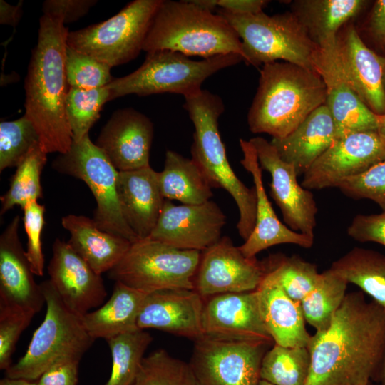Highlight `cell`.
I'll return each mask as SVG.
<instances>
[{
  "label": "cell",
  "instance_id": "cell-1",
  "mask_svg": "<svg viewBox=\"0 0 385 385\" xmlns=\"http://www.w3.org/2000/svg\"><path fill=\"white\" fill-rule=\"evenodd\" d=\"M305 385H368L379 376L385 354V308L351 292L329 327L312 335Z\"/></svg>",
  "mask_w": 385,
  "mask_h": 385
},
{
  "label": "cell",
  "instance_id": "cell-2",
  "mask_svg": "<svg viewBox=\"0 0 385 385\" xmlns=\"http://www.w3.org/2000/svg\"><path fill=\"white\" fill-rule=\"evenodd\" d=\"M68 32L61 19L42 15L25 78L24 115L34 124L47 154L66 153L73 142L66 110Z\"/></svg>",
  "mask_w": 385,
  "mask_h": 385
},
{
  "label": "cell",
  "instance_id": "cell-3",
  "mask_svg": "<svg viewBox=\"0 0 385 385\" xmlns=\"http://www.w3.org/2000/svg\"><path fill=\"white\" fill-rule=\"evenodd\" d=\"M325 102L326 87L316 71L284 61L265 63L247 114L249 129L284 138Z\"/></svg>",
  "mask_w": 385,
  "mask_h": 385
},
{
  "label": "cell",
  "instance_id": "cell-4",
  "mask_svg": "<svg viewBox=\"0 0 385 385\" xmlns=\"http://www.w3.org/2000/svg\"><path fill=\"white\" fill-rule=\"evenodd\" d=\"M168 50L204 58L237 53L245 56L238 34L220 14L190 1L162 0L143 51Z\"/></svg>",
  "mask_w": 385,
  "mask_h": 385
},
{
  "label": "cell",
  "instance_id": "cell-5",
  "mask_svg": "<svg viewBox=\"0 0 385 385\" xmlns=\"http://www.w3.org/2000/svg\"><path fill=\"white\" fill-rule=\"evenodd\" d=\"M183 108L195 127L191 158L201 167L212 188H223L234 199L239 211L237 230L245 241L255 227L257 195L255 188H247L228 161L218 128L224 103L219 96L202 89L185 97Z\"/></svg>",
  "mask_w": 385,
  "mask_h": 385
},
{
  "label": "cell",
  "instance_id": "cell-6",
  "mask_svg": "<svg viewBox=\"0 0 385 385\" xmlns=\"http://www.w3.org/2000/svg\"><path fill=\"white\" fill-rule=\"evenodd\" d=\"M241 61L243 58L237 53L194 61L168 50L148 52L138 69L127 76L113 78L107 85L109 101L130 94L145 96L171 93L184 98L190 96L202 90V84L207 78Z\"/></svg>",
  "mask_w": 385,
  "mask_h": 385
},
{
  "label": "cell",
  "instance_id": "cell-7",
  "mask_svg": "<svg viewBox=\"0 0 385 385\" xmlns=\"http://www.w3.org/2000/svg\"><path fill=\"white\" fill-rule=\"evenodd\" d=\"M40 285L46 300L45 317L24 355L6 371V377L36 381L61 359H81L95 341L86 331L82 317L67 307L51 281Z\"/></svg>",
  "mask_w": 385,
  "mask_h": 385
},
{
  "label": "cell",
  "instance_id": "cell-8",
  "mask_svg": "<svg viewBox=\"0 0 385 385\" xmlns=\"http://www.w3.org/2000/svg\"><path fill=\"white\" fill-rule=\"evenodd\" d=\"M217 14L238 34L247 64L257 67L282 61L314 70L317 46L292 12L238 15L219 9Z\"/></svg>",
  "mask_w": 385,
  "mask_h": 385
},
{
  "label": "cell",
  "instance_id": "cell-9",
  "mask_svg": "<svg viewBox=\"0 0 385 385\" xmlns=\"http://www.w3.org/2000/svg\"><path fill=\"white\" fill-rule=\"evenodd\" d=\"M201 252L173 247L149 237L132 243L108 277L137 290L194 289Z\"/></svg>",
  "mask_w": 385,
  "mask_h": 385
},
{
  "label": "cell",
  "instance_id": "cell-10",
  "mask_svg": "<svg viewBox=\"0 0 385 385\" xmlns=\"http://www.w3.org/2000/svg\"><path fill=\"white\" fill-rule=\"evenodd\" d=\"M162 0H135L101 23L69 31L67 45L110 67L135 58Z\"/></svg>",
  "mask_w": 385,
  "mask_h": 385
},
{
  "label": "cell",
  "instance_id": "cell-11",
  "mask_svg": "<svg viewBox=\"0 0 385 385\" xmlns=\"http://www.w3.org/2000/svg\"><path fill=\"white\" fill-rule=\"evenodd\" d=\"M52 167L88 185L96 202L92 219L98 228L132 243L139 240L121 212L117 191L118 171L104 152L91 141L89 135L73 141L68 151L59 154L53 161Z\"/></svg>",
  "mask_w": 385,
  "mask_h": 385
},
{
  "label": "cell",
  "instance_id": "cell-12",
  "mask_svg": "<svg viewBox=\"0 0 385 385\" xmlns=\"http://www.w3.org/2000/svg\"><path fill=\"white\" fill-rule=\"evenodd\" d=\"M195 342L189 364L198 385H258L268 344L206 336Z\"/></svg>",
  "mask_w": 385,
  "mask_h": 385
},
{
  "label": "cell",
  "instance_id": "cell-13",
  "mask_svg": "<svg viewBox=\"0 0 385 385\" xmlns=\"http://www.w3.org/2000/svg\"><path fill=\"white\" fill-rule=\"evenodd\" d=\"M266 274L263 261L247 257L227 236L201 252L194 289L203 299L225 294L255 291Z\"/></svg>",
  "mask_w": 385,
  "mask_h": 385
},
{
  "label": "cell",
  "instance_id": "cell-14",
  "mask_svg": "<svg viewBox=\"0 0 385 385\" xmlns=\"http://www.w3.org/2000/svg\"><path fill=\"white\" fill-rule=\"evenodd\" d=\"M384 160L385 145L377 131L351 133L336 139L303 175L302 185L309 190L339 188Z\"/></svg>",
  "mask_w": 385,
  "mask_h": 385
},
{
  "label": "cell",
  "instance_id": "cell-15",
  "mask_svg": "<svg viewBox=\"0 0 385 385\" xmlns=\"http://www.w3.org/2000/svg\"><path fill=\"white\" fill-rule=\"evenodd\" d=\"M249 140L256 150L261 168L271 175L270 193L284 222L293 231L314 239L318 208L313 193L298 183L294 167L281 158L270 142L260 136Z\"/></svg>",
  "mask_w": 385,
  "mask_h": 385
},
{
  "label": "cell",
  "instance_id": "cell-16",
  "mask_svg": "<svg viewBox=\"0 0 385 385\" xmlns=\"http://www.w3.org/2000/svg\"><path fill=\"white\" fill-rule=\"evenodd\" d=\"M225 224L226 216L214 201L177 205L165 200L149 238L177 249L202 252L222 237Z\"/></svg>",
  "mask_w": 385,
  "mask_h": 385
},
{
  "label": "cell",
  "instance_id": "cell-17",
  "mask_svg": "<svg viewBox=\"0 0 385 385\" xmlns=\"http://www.w3.org/2000/svg\"><path fill=\"white\" fill-rule=\"evenodd\" d=\"M336 40L318 46L314 69L326 87V102L337 138L364 131H377L379 115L361 101L346 79L337 60Z\"/></svg>",
  "mask_w": 385,
  "mask_h": 385
},
{
  "label": "cell",
  "instance_id": "cell-18",
  "mask_svg": "<svg viewBox=\"0 0 385 385\" xmlns=\"http://www.w3.org/2000/svg\"><path fill=\"white\" fill-rule=\"evenodd\" d=\"M203 336L235 341L273 342L263 322L256 290L204 299Z\"/></svg>",
  "mask_w": 385,
  "mask_h": 385
},
{
  "label": "cell",
  "instance_id": "cell-19",
  "mask_svg": "<svg viewBox=\"0 0 385 385\" xmlns=\"http://www.w3.org/2000/svg\"><path fill=\"white\" fill-rule=\"evenodd\" d=\"M49 280L63 302L83 317L101 307L107 296L101 276L73 250L70 245L56 239L47 267Z\"/></svg>",
  "mask_w": 385,
  "mask_h": 385
},
{
  "label": "cell",
  "instance_id": "cell-20",
  "mask_svg": "<svg viewBox=\"0 0 385 385\" xmlns=\"http://www.w3.org/2000/svg\"><path fill=\"white\" fill-rule=\"evenodd\" d=\"M335 49L352 89L374 113L384 115L385 57L369 48L351 24L338 33Z\"/></svg>",
  "mask_w": 385,
  "mask_h": 385
},
{
  "label": "cell",
  "instance_id": "cell-21",
  "mask_svg": "<svg viewBox=\"0 0 385 385\" xmlns=\"http://www.w3.org/2000/svg\"><path fill=\"white\" fill-rule=\"evenodd\" d=\"M153 125L142 113L126 108L115 111L96 142L118 171L150 166Z\"/></svg>",
  "mask_w": 385,
  "mask_h": 385
},
{
  "label": "cell",
  "instance_id": "cell-22",
  "mask_svg": "<svg viewBox=\"0 0 385 385\" xmlns=\"http://www.w3.org/2000/svg\"><path fill=\"white\" fill-rule=\"evenodd\" d=\"M16 215L0 236V303L35 315L46 304L19 237Z\"/></svg>",
  "mask_w": 385,
  "mask_h": 385
},
{
  "label": "cell",
  "instance_id": "cell-23",
  "mask_svg": "<svg viewBox=\"0 0 385 385\" xmlns=\"http://www.w3.org/2000/svg\"><path fill=\"white\" fill-rule=\"evenodd\" d=\"M204 299L195 289H165L148 293L137 321L138 329H157L195 341L203 337Z\"/></svg>",
  "mask_w": 385,
  "mask_h": 385
},
{
  "label": "cell",
  "instance_id": "cell-24",
  "mask_svg": "<svg viewBox=\"0 0 385 385\" xmlns=\"http://www.w3.org/2000/svg\"><path fill=\"white\" fill-rule=\"evenodd\" d=\"M242 152L241 165L252 176L257 195V210L255 227L250 237L239 246L247 257L256 255L272 246L281 244H294L304 248H310L314 239L302 233L293 231L277 217L266 194L261 168L257 152L250 140L240 139Z\"/></svg>",
  "mask_w": 385,
  "mask_h": 385
},
{
  "label": "cell",
  "instance_id": "cell-25",
  "mask_svg": "<svg viewBox=\"0 0 385 385\" xmlns=\"http://www.w3.org/2000/svg\"><path fill=\"white\" fill-rule=\"evenodd\" d=\"M117 191L123 217L138 240L149 237L163 209L158 172L150 165L118 171Z\"/></svg>",
  "mask_w": 385,
  "mask_h": 385
},
{
  "label": "cell",
  "instance_id": "cell-26",
  "mask_svg": "<svg viewBox=\"0 0 385 385\" xmlns=\"http://www.w3.org/2000/svg\"><path fill=\"white\" fill-rule=\"evenodd\" d=\"M256 291L263 322L274 343L288 347H307L312 335L305 327L301 302L290 298L266 274Z\"/></svg>",
  "mask_w": 385,
  "mask_h": 385
},
{
  "label": "cell",
  "instance_id": "cell-27",
  "mask_svg": "<svg viewBox=\"0 0 385 385\" xmlns=\"http://www.w3.org/2000/svg\"><path fill=\"white\" fill-rule=\"evenodd\" d=\"M337 139L332 115L325 104L312 112L292 133L270 143L279 156L304 175Z\"/></svg>",
  "mask_w": 385,
  "mask_h": 385
},
{
  "label": "cell",
  "instance_id": "cell-28",
  "mask_svg": "<svg viewBox=\"0 0 385 385\" xmlns=\"http://www.w3.org/2000/svg\"><path fill=\"white\" fill-rule=\"evenodd\" d=\"M61 225L70 234L68 243L99 275L118 264L132 245L126 238L101 230L83 215H66Z\"/></svg>",
  "mask_w": 385,
  "mask_h": 385
},
{
  "label": "cell",
  "instance_id": "cell-29",
  "mask_svg": "<svg viewBox=\"0 0 385 385\" xmlns=\"http://www.w3.org/2000/svg\"><path fill=\"white\" fill-rule=\"evenodd\" d=\"M148 294L115 282L109 299L82 317L86 331L95 340H106L138 329V318Z\"/></svg>",
  "mask_w": 385,
  "mask_h": 385
},
{
  "label": "cell",
  "instance_id": "cell-30",
  "mask_svg": "<svg viewBox=\"0 0 385 385\" xmlns=\"http://www.w3.org/2000/svg\"><path fill=\"white\" fill-rule=\"evenodd\" d=\"M365 0H295L292 12L318 46L337 39L341 29L366 7Z\"/></svg>",
  "mask_w": 385,
  "mask_h": 385
},
{
  "label": "cell",
  "instance_id": "cell-31",
  "mask_svg": "<svg viewBox=\"0 0 385 385\" xmlns=\"http://www.w3.org/2000/svg\"><path fill=\"white\" fill-rule=\"evenodd\" d=\"M160 192L165 200L184 205H199L210 200L212 185L192 159L175 151L168 150L163 170L158 172Z\"/></svg>",
  "mask_w": 385,
  "mask_h": 385
},
{
  "label": "cell",
  "instance_id": "cell-32",
  "mask_svg": "<svg viewBox=\"0 0 385 385\" xmlns=\"http://www.w3.org/2000/svg\"><path fill=\"white\" fill-rule=\"evenodd\" d=\"M329 270L346 282L358 286L385 308V255L354 247L335 260Z\"/></svg>",
  "mask_w": 385,
  "mask_h": 385
},
{
  "label": "cell",
  "instance_id": "cell-33",
  "mask_svg": "<svg viewBox=\"0 0 385 385\" xmlns=\"http://www.w3.org/2000/svg\"><path fill=\"white\" fill-rule=\"evenodd\" d=\"M348 283L329 269L320 273L314 288L302 299L305 321L316 332L326 330L342 304Z\"/></svg>",
  "mask_w": 385,
  "mask_h": 385
},
{
  "label": "cell",
  "instance_id": "cell-34",
  "mask_svg": "<svg viewBox=\"0 0 385 385\" xmlns=\"http://www.w3.org/2000/svg\"><path fill=\"white\" fill-rule=\"evenodd\" d=\"M311 366L307 347H288L274 344L265 354L260 379L274 385H305Z\"/></svg>",
  "mask_w": 385,
  "mask_h": 385
},
{
  "label": "cell",
  "instance_id": "cell-35",
  "mask_svg": "<svg viewBox=\"0 0 385 385\" xmlns=\"http://www.w3.org/2000/svg\"><path fill=\"white\" fill-rule=\"evenodd\" d=\"M112 357V369L105 385H130L144 354L153 341L144 329H138L106 340Z\"/></svg>",
  "mask_w": 385,
  "mask_h": 385
},
{
  "label": "cell",
  "instance_id": "cell-36",
  "mask_svg": "<svg viewBox=\"0 0 385 385\" xmlns=\"http://www.w3.org/2000/svg\"><path fill=\"white\" fill-rule=\"evenodd\" d=\"M47 153L41 143L36 145L16 168L9 190L1 197V215L19 205L23 209L29 202L43 197L41 175Z\"/></svg>",
  "mask_w": 385,
  "mask_h": 385
},
{
  "label": "cell",
  "instance_id": "cell-37",
  "mask_svg": "<svg viewBox=\"0 0 385 385\" xmlns=\"http://www.w3.org/2000/svg\"><path fill=\"white\" fill-rule=\"evenodd\" d=\"M263 262L266 275L278 283L290 298L298 302L314 288L320 274L314 264L297 255H274Z\"/></svg>",
  "mask_w": 385,
  "mask_h": 385
},
{
  "label": "cell",
  "instance_id": "cell-38",
  "mask_svg": "<svg viewBox=\"0 0 385 385\" xmlns=\"http://www.w3.org/2000/svg\"><path fill=\"white\" fill-rule=\"evenodd\" d=\"M130 385H198L189 363L160 349L144 356Z\"/></svg>",
  "mask_w": 385,
  "mask_h": 385
},
{
  "label": "cell",
  "instance_id": "cell-39",
  "mask_svg": "<svg viewBox=\"0 0 385 385\" xmlns=\"http://www.w3.org/2000/svg\"><path fill=\"white\" fill-rule=\"evenodd\" d=\"M109 95L107 86L91 90L69 88L66 110L73 141L88 135L104 103L109 101Z\"/></svg>",
  "mask_w": 385,
  "mask_h": 385
},
{
  "label": "cell",
  "instance_id": "cell-40",
  "mask_svg": "<svg viewBox=\"0 0 385 385\" xmlns=\"http://www.w3.org/2000/svg\"><path fill=\"white\" fill-rule=\"evenodd\" d=\"M41 143L32 122L24 115L11 121L0 123V172L18 167L31 150Z\"/></svg>",
  "mask_w": 385,
  "mask_h": 385
},
{
  "label": "cell",
  "instance_id": "cell-41",
  "mask_svg": "<svg viewBox=\"0 0 385 385\" xmlns=\"http://www.w3.org/2000/svg\"><path fill=\"white\" fill-rule=\"evenodd\" d=\"M108 65L67 45L65 70L69 88L91 90L105 87L113 78Z\"/></svg>",
  "mask_w": 385,
  "mask_h": 385
},
{
  "label": "cell",
  "instance_id": "cell-42",
  "mask_svg": "<svg viewBox=\"0 0 385 385\" xmlns=\"http://www.w3.org/2000/svg\"><path fill=\"white\" fill-rule=\"evenodd\" d=\"M338 188L351 198L371 200L385 212V160L345 180Z\"/></svg>",
  "mask_w": 385,
  "mask_h": 385
},
{
  "label": "cell",
  "instance_id": "cell-43",
  "mask_svg": "<svg viewBox=\"0 0 385 385\" xmlns=\"http://www.w3.org/2000/svg\"><path fill=\"white\" fill-rule=\"evenodd\" d=\"M34 315L0 303V369L5 371L12 365L11 356L22 332Z\"/></svg>",
  "mask_w": 385,
  "mask_h": 385
},
{
  "label": "cell",
  "instance_id": "cell-44",
  "mask_svg": "<svg viewBox=\"0 0 385 385\" xmlns=\"http://www.w3.org/2000/svg\"><path fill=\"white\" fill-rule=\"evenodd\" d=\"M23 222L27 235L26 255L35 275H43L44 255L41 246V233L44 225V205L38 201L29 202L23 209Z\"/></svg>",
  "mask_w": 385,
  "mask_h": 385
},
{
  "label": "cell",
  "instance_id": "cell-45",
  "mask_svg": "<svg viewBox=\"0 0 385 385\" xmlns=\"http://www.w3.org/2000/svg\"><path fill=\"white\" fill-rule=\"evenodd\" d=\"M347 234L358 242H374L385 246V212L356 215L347 228Z\"/></svg>",
  "mask_w": 385,
  "mask_h": 385
},
{
  "label": "cell",
  "instance_id": "cell-46",
  "mask_svg": "<svg viewBox=\"0 0 385 385\" xmlns=\"http://www.w3.org/2000/svg\"><path fill=\"white\" fill-rule=\"evenodd\" d=\"M96 3V0H46L42 4V11L65 24L83 17Z\"/></svg>",
  "mask_w": 385,
  "mask_h": 385
},
{
  "label": "cell",
  "instance_id": "cell-47",
  "mask_svg": "<svg viewBox=\"0 0 385 385\" xmlns=\"http://www.w3.org/2000/svg\"><path fill=\"white\" fill-rule=\"evenodd\" d=\"M80 360L73 357L58 360L36 380L38 385H78Z\"/></svg>",
  "mask_w": 385,
  "mask_h": 385
},
{
  "label": "cell",
  "instance_id": "cell-48",
  "mask_svg": "<svg viewBox=\"0 0 385 385\" xmlns=\"http://www.w3.org/2000/svg\"><path fill=\"white\" fill-rule=\"evenodd\" d=\"M270 2L265 0H209L212 11L215 9L232 14H254L263 11V8Z\"/></svg>",
  "mask_w": 385,
  "mask_h": 385
},
{
  "label": "cell",
  "instance_id": "cell-49",
  "mask_svg": "<svg viewBox=\"0 0 385 385\" xmlns=\"http://www.w3.org/2000/svg\"><path fill=\"white\" fill-rule=\"evenodd\" d=\"M367 29L374 41L385 51V0H376L373 4Z\"/></svg>",
  "mask_w": 385,
  "mask_h": 385
},
{
  "label": "cell",
  "instance_id": "cell-50",
  "mask_svg": "<svg viewBox=\"0 0 385 385\" xmlns=\"http://www.w3.org/2000/svg\"><path fill=\"white\" fill-rule=\"evenodd\" d=\"M22 1L13 6L4 0L0 1V23L16 26L22 14Z\"/></svg>",
  "mask_w": 385,
  "mask_h": 385
},
{
  "label": "cell",
  "instance_id": "cell-51",
  "mask_svg": "<svg viewBox=\"0 0 385 385\" xmlns=\"http://www.w3.org/2000/svg\"><path fill=\"white\" fill-rule=\"evenodd\" d=\"M0 385H38L36 381L22 378L14 379L5 377L0 380Z\"/></svg>",
  "mask_w": 385,
  "mask_h": 385
},
{
  "label": "cell",
  "instance_id": "cell-52",
  "mask_svg": "<svg viewBox=\"0 0 385 385\" xmlns=\"http://www.w3.org/2000/svg\"><path fill=\"white\" fill-rule=\"evenodd\" d=\"M377 133L385 145V114L379 115Z\"/></svg>",
  "mask_w": 385,
  "mask_h": 385
},
{
  "label": "cell",
  "instance_id": "cell-53",
  "mask_svg": "<svg viewBox=\"0 0 385 385\" xmlns=\"http://www.w3.org/2000/svg\"><path fill=\"white\" fill-rule=\"evenodd\" d=\"M379 377L381 379V385H385V354H384V359L381 364Z\"/></svg>",
  "mask_w": 385,
  "mask_h": 385
},
{
  "label": "cell",
  "instance_id": "cell-54",
  "mask_svg": "<svg viewBox=\"0 0 385 385\" xmlns=\"http://www.w3.org/2000/svg\"><path fill=\"white\" fill-rule=\"evenodd\" d=\"M258 385H274V384H272L270 382H268L267 381L260 379V381H259Z\"/></svg>",
  "mask_w": 385,
  "mask_h": 385
},
{
  "label": "cell",
  "instance_id": "cell-55",
  "mask_svg": "<svg viewBox=\"0 0 385 385\" xmlns=\"http://www.w3.org/2000/svg\"><path fill=\"white\" fill-rule=\"evenodd\" d=\"M384 88H385V74H384Z\"/></svg>",
  "mask_w": 385,
  "mask_h": 385
},
{
  "label": "cell",
  "instance_id": "cell-56",
  "mask_svg": "<svg viewBox=\"0 0 385 385\" xmlns=\"http://www.w3.org/2000/svg\"><path fill=\"white\" fill-rule=\"evenodd\" d=\"M368 385H372V384H368Z\"/></svg>",
  "mask_w": 385,
  "mask_h": 385
}]
</instances>
